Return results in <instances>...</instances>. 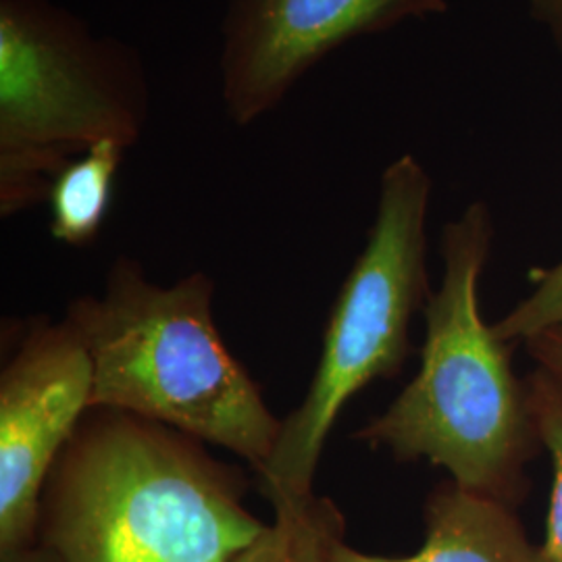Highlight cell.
I'll use <instances>...</instances> for the list:
<instances>
[{
    "label": "cell",
    "mask_w": 562,
    "mask_h": 562,
    "mask_svg": "<svg viewBox=\"0 0 562 562\" xmlns=\"http://www.w3.org/2000/svg\"><path fill=\"white\" fill-rule=\"evenodd\" d=\"M165 423L90 408L53 464L38 543L60 562H234L269 522L248 467Z\"/></svg>",
    "instance_id": "obj_1"
},
{
    "label": "cell",
    "mask_w": 562,
    "mask_h": 562,
    "mask_svg": "<svg viewBox=\"0 0 562 562\" xmlns=\"http://www.w3.org/2000/svg\"><path fill=\"white\" fill-rule=\"evenodd\" d=\"M492 238L483 202L443 227V278L423 306L419 373L355 438L396 461L443 467L462 487L517 506L529 492L525 467L542 440L508 341L483 322L480 278Z\"/></svg>",
    "instance_id": "obj_2"
},
{
    "label": "cell",
    "mask_w": 562,
    "mask_h": 562,
    "mask_svg": "<svg viewBox=\"0 0 562 562\" xmlns=\"http://www.w3.org/2000/svg\"><path fill=\"white\" fill-rule=\"evenodd\" d=\"M215 283L194 271L171 285L120 257L102 294L69 304L65 322L92 364L90 408L165 423L223 448L257 473L280 436L278 419L213 315Z\"/></svg>",
    "instance_id": "obj_3"
},
{
    "label": "cell",
    "mask_w": 562,
    "mask_h": 562,
    "mask_svg": "<svg viewBox=\"0 0 562 562\" xmlns=\"http://www.w3.org/2000/svg\"><path fill=\"white\" fill-rule=\"evenodd\" d=\"M150 113L140 50L94 34L55 0H0V215L48 199L60 167L99 142L132 148Z\"/></svg>",
    "instance_id": "obj_4"
},
{
    "label": "cell",
    "mask_w": 562,
    "mask_h": 562,
    "mask_svg": "<svg viewBox=\"0 0 562 562\" xmlns=\"http://www.w3.org/2000/svg\"><path fill=\"white\" fill-rule=\"evenodd\" d=\"M429 199L431 178L413 155L385 167L375 220L329 313L315 375L301 404L281 419L273 452L255 473L267 501L313 494L325 443L344 406L369 383L401 373L411 352V323L431 294Z\"/></svg>",
    "instance_id": "obj_5"
},
{
    "label": "cell",
    "mask_w": 562,
    "mask_h": 562,
    "mask_svg": "<svg viewBox=\"0 0 562 562\" xmlns=\"http://www.w3.org/2000/svg\"><path fill=\"white\" fill-rule=\"evenodd\" d=\"M92 404V364L69 323L34 319L0 371V554L38 543L46 477Z\"/></svg>",
    "instance_id": "obj_6"
},
{
    "label": "cell",
    "mask_w": 562,
    "mask_h": 562,
    "mask_svg": "<svg viewBox=\"0 0 562 562\" xmlns=\"http://www.w3.org/2000/svg\"><path fill=\"white\" fill-rule=\"evenodd\" d=\"M446 9V0H229L220 57L225 113L246 127L346 42Z\"/></svg>",
    "instance_id": "obj_7"
},
{
    "label": "cell",
    "mask_w": 562,
    "mask_h": 562,
    "mask_svg": "<svg viewBox=\"0 0 562 562\" xmlns=\"http://www.w3.org/2000/svg\"><path fill=\"white\" fill-rule=\"evenodd\" d=\"M425 540L411 557L361 552L341 540L331 562H548L527 538L515 506L448 480L425 503Z\"/></svg>",
    "instance_id": "obj_8"
},
{
    "label": "cell",
    "mask_w": 562,
    "mask_h": 562,
    "mask_svg": "<svg viewBox=\"0 0 562 562\" xmlns=\"http://www.w3.org/2000/svg\"><path fill=\"white\" fill-rule=\"evenodd\" d=\"M125 150L120 142H99L60 167L46 199L55 240L76 248L97 240L111 211Z\"/></svg>",
    "instance_id": "obj_9"
},
{
    "label": "cell",
    "mask_w": 562,
    "mask_h": 562,
    "mask_svg": "<svg viewBox=\"0 0 562 562\" xmlns=\"http://www.w3.org/2000/svg\"><path fill=\"white\" fill-rule=\"evenodd\" d=\"M269 504L273 521L234 562H331V552L346 531V519L336 504L315 492Z\"/></svg>",
    "instance_id": "obj_10"
},
{
    "label": "cell",
    "mask_w": 562,
    "mask_h": 562,
    "mask_svg": "<svg viewBox=\"0 0 562 562\" xmlns=\"http://www.w3.org/2000/svg\"><path fill=\"white\" fill-rule=\"evenodd\" d=\"M527 387L540 440L552 459V496L543 557L548 562H562V385L538 369L527 378Z\"/></svg>",
    "instance_id": "obj_11"
},
{
    "label": "cell",
    "mask_w": 562,
    "mask_h": 562,
    "mask_svg": "<svg viewBox=\"0 0 562 562\" xmlns=\"http://www.w3.org/2000/svg\"><path fill=\"white\" fill-rule=\"evenodd\" d=\"M562 325V261L543 271L529 299L494 325L504 341L529 340L536 334Z\"/></svg>",
    "instance_id": "obj_12"
},
{
    "label": "cell",
    "mask_w": 562,
    "mask_h": 562,
    "mask_svg": "<svg viewBox=\"0 0 562 562\" xmlns=\"http://www.w3.org/2000/svg\"><path fill=\"white\" fill-rule=\"evenodd\" d=\"M525 344L527 352L540 364L538 369H543L562 385V325L540 331Z\"/></svg>",
    "instance_id": "obj_13"
},
{
    "label": "cell",
    "mask_w": 562,
    "mask_h": 562,
    "mask_svg": "<svg viewBox=\"0 0 562 562\" xmlns=\"http://www.w3.org/2000/svg\"><path fill=\"white\" fill-rule=\"evenodd\" d=\"M533 18L548 27L562 50V0H529Z\"/></svg>",
    "instance_id": "obj_14"
},
{
    "label": "cell",
    "mask_w": 562,
    "mask_h": 562,
    "mask_svg": "<svg viewBox=\"0 0 562 562\" xmlns=\"http://www.w3.org/2000/svg\"><path fill=\"white\" fill-rule=\"evenodd\" d=\"M0 562H60L48 548H44L41 543L23 548V550H13V552H4L0 554Z\"/></svg>",
    "instance_id": "obj_15"
}]
</instances>
